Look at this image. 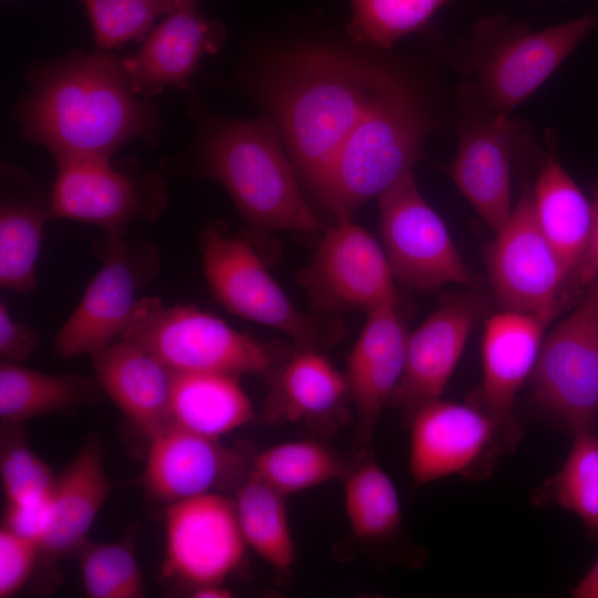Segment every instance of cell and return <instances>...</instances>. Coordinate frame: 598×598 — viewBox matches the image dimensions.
Returning a JSON list of instances; mask_svg holds the SVG:
<instances>
[{
    "label": "cell",
    "instance_id": "6da1fadb",
    "mask_svg": "<svg viewBox=\"0 0 598 598\" xmlns=\"http://www.w3.org/2000/svg\"><path fill=\"white\" fill-rule=\"evenodd\" d=\"M29 83L14 117L23 137L55 161L110 158L133 140H158L154 103L135 93L111 52L72 53L34 71Z\"/></svg>",
    "mask_w": 598,
    "mask_h": 598
},
{
    "label": "cell",
    "instance_id": "7a4b0ae2",
    "mask_svg": "<svg viewBox=\"0 0 598 598\" xmlns=\"http://www.w3.org/2000/svg\"><path fill=\"white\" fill-rule=\"evenodd\" d=\"M279 58L257 85V95L299 176L315 189L348 135L395 75L323 47Z\"/></svg>",
    "mask_w": 598,
    "mask_h": 598
},
{
    "label": "cell",
    "instance_id": "3957f363",
    "mask_svg": "<svg viewBox=\"0 0 598 598\" xmlns=\"http://www.w3.org/2000/svg\"><path fill=\"white\" fill-rule=\"evenodd\" d=\"M196 120L200 172L224 186L250 231L320 228L268 115L234 121L197 114Z\"/></svg>",
    "mask_w": 598,
    "mask_h": 598
},
{
    "label": "cell",
    "instance_id": "277c9868",
    "mask_svg": "<svg viewBox=\"0 0 598 598\" xmlns=\"http://www.w3.org/2000/svg\"><path fill=\"white\" fill-rule=\"evenodd\" d=\"M431 127L413 92L395 75L348 135L313 190L337 218L351 217L413 171Z\"/></svg>",
    "mask_w": 598,
    "mask_h": 598
},
{
    "label": "cell",
    "instance_id": "5b68a950",
    "mask_svg": "<svg viewBox=\"0 0 598 598\" xmlns=\"http://www.w3.org/2000/svg\"><path fill=\"white\" fill-rule=\"evenodd\" d=\"M120 339L131 341L173 373L270 375L283 361L270 344L192 305L142 297Z\"/></svg>",
    "mask_w": 598,
    "mask_h": 598
},
{
    "label": "cell",
    "instance_id": "8992f818",
    "mask_svg": "<svg viewBox=\"0 0 598 598\" xmlns=\"http://www.w3.org/2000/svg\"><path fill=\"white\" fill-rule=\"evenodd\" d=\"M199 248L210 291L231 313L282 332L301 349H320L343 336L340 323L305 315L291 302L247 238L209 224Z\"/></svg>",
    "mask_w": 598,
    "mask_h": 598
},
{
    "label": "cell",
    "instance_id": "52a82bcc",
    "mask_svg": "<svg viewBox=\"0 0 598 598\" xmlns=\"http://www.w3.org/2000/svg\"><path fill=\"white\" fill-rule=\"evenodd\" d=\"M51 188L52 219L100 227L107 239H121L131 223L156 220L168 192L161 173L136 159L112 164L110 158L56 159Z\"/></svg>",
    "mask_w": 598,
    "mask_h": 598
},
{
    "label": "cell",
    "instance_id": "ba28073f",
    "mask_svg": "<svg viewBox=\"0 0 598 598\" xmlns=\"http://www.w3.org/2000/svg\"><path fill=\"white\" fill-rule=\"evenodd\" d=\"M95 249L102 265L53 341L60 359L91 355L118 340L141 290L161 268L159 252L148 240L104 237Z\"/></svg>",
    "mask_w": 598,
    "mask_h": 598
},
{
    "label": "cell",
    "instance_id": "9c48e42d",
    "mask_svg": "<svg viewBox=\"0 0 598 598\" xmlns=\"http://www.w3.org/2000/svg\"><path fill=\"white\" fill-rule=\"evenodd\" d=\"M485 247L484 260L501 310L553 320L575 295L561 259L538 227L533 187L523 185L508 220Z\"/></svg>",
    "mask_w": 598,
    "mask_h": 598
},
{
    "label": "cell",
    "instance_id": "30bf717a",
    "mask_svg": "<svg viewBox=\"0 0 598 598\" xmlns=\"http://www.w3.org/2000/svg\"><path fill=\"white\" fill-rule=\"evenodd\" d=\"M536 400L574 434L598 419V280L545 337L532 373Z\"/></svg>",
    "mask_w": 598,
    "mask_h": 598
},
{
    "label": "cell",
    "instance_id": "8fae6325",
    "mask_svg": "<svg viewBox=\"0 0 598 598\" xmlns=\"http://www.w3.org/2000/svg\"><path fill=\"white\" fill-rule=\"evenodd\" d=\"M379 207L382 247L395 280L420 291L473 285L446 225L421 195L413 171L379 197Z\"/></svg>",
    "mask_w": 598,
    "mask_h": 598
},
{
    "label": "cell",
    "instance_id": "7c38bea8",
    "mask_svg": "<svg viewBox=\"0 0 598 598\" xmlns=\"http://www.w3.org/2000/svg\"><path fill=\"white\" fill-rule=\"evenodd\" d=\"M411 429L409 468L419 484L451 476L486 477L517 441L477 404L437 399L421 406Z\"/></svg>",
    "mask_w": 598,
    "mask_h": 598
},
{
    "label": "cell",
    "instance_id": "4fadbf2b",
    "mask_svg": "<svg viewBox=\"0 0 598 598\" xmlns=\"http://www.w3.org/2000/svg\"><path fill=\"white\" fill-rule=\"evenodd\" d=\"M383 247L351 217L326 230L310 265L299 276L319 312L361 310L396 303Z\"/></svg>",
    "mask_w": 598,
    "mask_h": 598
},
{
    "label": "cell",
    "instance_id": "5bb4252c",
    "mask_svg": "<svg viewBox=\"0 0 598 598\" xmlns=\"http://www.w3.org/2000/svg\"><path fill=\"white\" fill-rule=\"evenodd\" d=\"M163 576L192 589L224 582L244 561L247 544L234 499L217 492L168 504Z\"/></svg>",
    "mask_w": 598,
    "mask_h": 598
},
{
    "label": "cell",
    "instance_id": "9a60e30c",
    "mask_svg": "<svg viewBox=\"0 0 598 598\" xmlns=\"http://www.w3.org/2000/svg\"><path fill=\"white\" fill-rule=\"evenodd\" d=\"M484 310L478 293L448 295L408 336L404 371L390 401L408 423L421 406L441 399Z\"/></svg>",
    "mask_w": 598,
    "mask_h": 598
},
{
    "label": "cell",
    "instance_id": "2e32d148",
    "mask_svg": "<svg viewBox=\"0 0 598 598\" xmlns=\"http://www.w3.org/2000/svg\"><path fill=\"white\" fill-rule=\"evenodd\" d=\"M517 125L507 114L486 105L467 112L460 128L458 150L447 173L482 219L497 231L512 210L511 169Z\"/></svg>",
    "mask_w": 598,
    "mask_h": 598
},
{
    "label": "cell",
    "instance_id": "e0dca14e",
    "mask_svg": "<svg viewBox=\"0 0 598 598\" xmlns=\"http://www.w3.org/2000/svg\"><path fill=\"white\" fill-rule=\"evenodd\" d=\"M225 38L223 23L206 18L194 2L182 3L134 54L121 59L135 93L151 99L165 89H188L202 59L215 54Z\"/></svg>",
    "mask_w": 598,
    "mask_h": 598
},
{
    "label": "cell",
    "instance_id": "ac0fdd59",
    "mask_svg": "<svg viewBox=\"0 0 598 598\" xmlns=\"http://www.w3.org/2000/svg\"><path fill=\"white\" fill-rule=\"evenodd\" d=\"M148 441L141 485L152 501L168 505L241 478L245 461L216 439L168 423Z\"/></svg>",
    "mask_w": 598,
    "mask_h": 598
},
{
    "label": "cell",
    "instance_id": "d6986e66",
    "mask_svg": "<svg viewBox=\"0 0 598 598\" xmlns=\"http://www.w3.org/2000/svg\"><path fill=\"white\" fill-rule=\"evenodd\" d=\"M365 315L363 329L349 353L346 373L360 448L370 443L382 411L399 385L409 336L396 303L381 306Z\"/></svg>",
    "mask_w": 598,
    "mask_h": 598
},
{
    "label": "cell",
    "instance_id": "ffe728a7",
    "mask_svg": "<svg viewBox=\"0 0 598 598\" xmlns=\"http://www.w3.org/2000/svg\"><path fill=\"white\" fill-rule=\"evenodd\" d=\"M550 319L501 310L484 324L483 379L475 404L489 413L517 442L520 429L513 417L519 389L532 377Z\"/></svg>",
    "mask_w": 598,
    "mask_h": 598
},
{
    "label": "cell",
    "instance_id": "44dd1931",
    "mask_svg": "<svg viewBox=\"0 0 598 598\" xmlns=\"http://www.w3.org/2000/svg\"><path fill=\"white\" fill-rule=\"evenodd\" d=\"M586 14L508 42L484 66L478 97L507 114L526 101L595 29Z\"/></svg>",
    "mask_w": 598,
    "mask_h": 598
},
{
    "label": "cell",
    "instance_id": "7402d4cb",
    "mask_svg": "<svg viewBox=\"0 0 598 598\" xmlns=\"http://www.w3.org/2000/svg\"><path fill=\"white\" fill-rule=\"evenodd\" d=\"M91 358L103 393L148 439L171 423L174 373L156 357L118 339Z\"/></svg>",
    "mask_w": 598,
    "mask_h": 598
},
{
    "label": "cell",
    "instance_id": "603a6c76",
    "mask_svg": "<svg viewBox=\"0 0 598 598\" xmlns=\"http://www.w3.org/2000/svg\"><path fill=\"white\" fill-rule=\"evenodd\" d=\"M21 168L2 164L0 198V286L18 293L37 288L44 226L52 219L51 195Z\"/></svg>",
    "mask_w": 598,
    "mask_h": 598
},
{
    "label": "cell",
    "instance_id": "cb8c5ba5",
    "mask_svg": "<svg viewBox=\"0 0 598 598\" xmlns=\"http://www.w3.org/2000/svg\"><path fill=\"white\" fill-rule=\"evenodd\" d=\"M112 489L100 443L92 436L55 478L52 524L40 546L45 560H56L85 542Z\"/></svg>",
    "mask_w": 598,
    "mask_h": 598
},
{
    "label": "cell",
    "instance_id": "d4e9b609",
    "mask_svg": "<svg viewBox=\"0 0 598 598\" xmlns=\"http://www.w3.org/2000/svg\"><path fill=\"white\" fill-rule=\"evenodd\" d=\"M269 377L264 411L269 423L321 422L349 396L346 375L319 349L297 348Z\"/></svg>",
    "mask_w": 598,
    "mask_h": 598
},
{
    "label": "cell",
    "instance_id": "484cf974",
    "mask_svg": "<svg viewBox=\"0 0 598 598\" xmlns=\"http://www.w3.org/2000/svg\"><path fill=\"white\" fill-rule=\"evenodd\" d=\"M533 207L538 227L565 265L577 293L574 281L589 244L592 202L551 154L533 186Z\"/></svg>",
    "mask_w": 598,
    "mask_h": 598
},
{
    "label": "cell",
    "instance_id": "4316f807",
    "mask_svg": "<svg viewBox=\"0 0 598 598\" xmlns=\"http://www.w3.org/2000/svg\"><path fill=\"white\" fill-rule=\"evenodd\" d=\"M171 423L219 440L255 417L252 404L238 377L225 373H174Z\"/></svg>",
    "mask_w": 598,
    "mask_h": 598
},
{
    "label": "cell",
    "instance_id": "83f0119b",
    "mask_svg": "<svg viewBox=\"0 0 598 598\" xmlns=\"http://www.w3.org/2000/svg\"><path fill=\"white\" fill-rule=\"evenodd\" d=\"M97 379L74 373L50 374L1 361L0 419L20 424L25 420L90 403L102 393Z\"/></svg>",
    "mask_w": 598,
    "mask_h": 598
},
{
    "label": "cell",
    "instance_id": "f1b7e54d",
    "mask_svg": "<svg viewBox=\"0 0 598 598\" xmlns=\"http://www.w3.org/2000/svg\"><path fill=\"white\" fill-rule=\"evenodd\" d=\"M286 497L249 471L234 499L247 547L283 577L291 574L297 557Z\"/></svg>",
    "mask_w": 598,
    "mask_h": 598
},
{
    "label": "cell",
    "instance_id": "f546056e",
    "mask_svg": "<svg viewBox=\"0 0 598 598\" xmlns=\"http://www.w3.org/2000/svg\"><path fill=\"white\" fill-rule=\"evenodd\" d=\"M344 482V509L351 534L365 543L393 537L402 525L398 489L369 454L353 462Z\"/></svg>",
    "mask_w": 598,
    "mask_h": 598
},
{
    "label": "cell",
    "instance_id": "4dcf8cb0",
    "mask_svg": "<svg viewBox=\"0 0 598 598\" xmlns=\"http://www.w3.org/2000/svg\"><path fill=\"white\" fill-rule=\"evenodd\" d=\"M353 462L312 440L282 442L257 453L249 471L285 495L343 481Z\"/></svg>",
    "mask_w": 598,
    "mask_h": 598
},
{
    "label": "cell",
    "instance_id": "1f68e13d",
    "mask_svg": "<svg viewBox=\"0 0 598 598\" xmlns=\"http://www.w3.org/2000/svg\"><path fill=\"white\" fill-rule=\"evenodd\" d=\"M535 499L575 514L588 535L598 538V435L594 431L575 433L563 466L544 483Z\"/></svg>",
    "mask_w": 598,
    "mask_h": 598
},
{
    "label": "cell",
    "instance_id": "d6a6232c",
    "mask_svg": "<svg viewBox=\"0 0 598 598\" xmlns=\"http://www.w3.org/2000/svg\"><path fill=\"white\" fill-rule=\"evenodd\" d=\"M350 39L361 45L390 49L421 30L447 0H348Z\"/></svg>",
    "mask_w": 598,
    "mask_h": 598
},
{
    "label": "cell",
    "instance_id": "836d02e7",
    "mask_svg": "<svg viewBox=\"0 0 598 598\" xmlns=\"http://www.w3.org/2000/svg\"><path fill=\"white\" fill-rule=\"evenodd\" d=\"M83 589L90 598H140L145 595L142 570L127 540L85 542L79 549Z\"/></svg>",
    "mask_w": 598,
    "mask_h": 598
},
{
    "label": "cell",
    "instance_id": "e575fe53",
    "mask_svg": "<svg viewBox=\"0 0 598 598\" xmlns=\"http://www.w3.org/2000/svg\"><path fill=\"white\" fill-rule=\"evenodd\" d=\"M96 51L111 52L142 40L154 22L179 4L173 0H83Z\"/></svg>",
    "mask_w": 598,
    "mask_h": 598
},
{
    "label": "cell",
    "instance_id": "d590c367",
    "mask_svg": "<svg viewBox=\"0 0 598 598\" xmlns=\"http://www.w3.org/2000/svg\"><path fill=\"white\" fill-rule=\"evenodd\" d=\"M2 427L0 476L7 503L49 495L56 478L51 467L29 447L20 424Z\"/></svg>",
    "mask_w": 598,
    "mask_h": 598
},
{
    "label": "cell",
    "instance_id": "8d00e7d4",
    "mask_svg": "<svg viewBox=\"0 0 598 598\" xmlns=\"http://www.w3.org/2000/svg\"><path fill=\"white\" fill-rule=\"evenodd\" d=\"M40 556L32 540L0 529V598L14 596L29 580Z\"/></svg>",
    "mask_w": 598,
    "mask_h": 598
},
{
    "label": "cell",
    "instance_id": "74e56055",
    "mask_svg": "<svg viewBox=\"0 0 598 598\" xmlns=\"http://www.w3.org/2000/svg\"><path fill=\"white\" fill-rule=\"evenodd\" d=\"M52 492L43 497L7 503L2 527L41 546L52 524Z\"/></svg>",
    "mask_w": 598,
    "mask_h": 598
},
{
    "label": "cell",
    "instance_id": "f35d334b",
    "mask_svg": "<svg viewBox=\"0 0 598 598\" xmlns=\"http://www.w3.org/2000/svg\"><path fill=\"white\" fill-rule=\"evenodd\" d=\"M39 333L31 326L12 317L7 303L0 301V357L1 361L21 363L35 350Z\"/></svg>",
    "mask_w": 598,
    "mask_h": 598
},
{
    "label": "cell",
    "instance_id": "ab89813d",
    "mask_svg": "<svg viewBox=\"0 0 598 598\" xmlns=\"http://www.w3.org/2000/svg\"><path fill=\"white\" fill-rule=\"evenodd\" d=\"M594 220L589 244L576 274L574 287L576 292L580 289L587 290L598 280V183L594 187Z\"/></svg>",
    "mask_w": 598,
    "mask_h": 598
},
{
    "label": "cell",
    "instance_id": "60d3db41",
    "mask_svg": "<svg viewBox=\"0 0 598 598\" xmlns=\"http://www.w3.org/2000/svg\"><path fill=\"white\" fill-rule=\"evenodd\" d=\"M574 598H598V558L570 592Z\"/></svg>",
    "mask_w": 598,
    "mask_h": 598
},
{
    "label": "cell",
    "instance_id": "b9f144b4",
    "mask_svg": "<svg viewBox=\"0 0 598 598\" xmlns=\"http://www.w3.org/2000/svg\"><path fill=\"white\" fill-rule=\"evenodd\" d=\"M190 594L195 598H229L234 596L233 591L224 582L200 585L193 588Z\"/></svg>",
    "mask_w": 598,
    "mask_h": 598
},
{
    "label": "cell",
    "instance_id": "7bdbcfd3",
    "mask_svg": "<svg viewBox=\"0 0 598 598\" xmlns=\"http://www.w3.org/2000/svg\"><path fill=\"white\" fill-rule=\"evenodd\" d=\"M173 1L178 3V4L194 2V0H173Z\"/></svg>",
    "mask_w": 598,
    "mask_h": 598
}]
</instances>
